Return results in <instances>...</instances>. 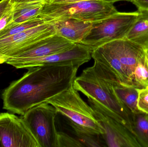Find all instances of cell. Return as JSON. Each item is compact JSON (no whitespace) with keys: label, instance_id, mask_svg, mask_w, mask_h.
Returning a JSON list of instances; mask_svg holds the SVG:
<instances>
[{"label":"cell","instance_id":"cell-15","mask_svg":"<svg viewBox=\"0 0 148 147\" xmlns=\"http://www.w3.org/2000/svg\"><path fill=\"white\" fill-rule=\"evenodd\" d=\"M114 89L123 103L133 114L140 111L137 108L138 89L119 82L114 85Z\"/></svg>","mask_w":148,"mask_h":147},{"label":"cell","instance_id":"cell-18","mask_svg":"<svg viewBox=\"0 0 148 147\" xmlns=\"http://www.w3.org/2000/svg\"><path fill=\"white\" fill-rule=\"evenodd\" d=\"M133 84L134 87L139 89L148 85V58L147 52L135 68L133 72Z\"/></svg>","mask_w":148,"mask_h":147},{"label":"cell","instance_id":"cell-16","mask_svg":"<svg viewBox=\"0 0 148 147\" xmlns=\"http://www.w3.org/2000/svg\"><path fill=\"white\" fill-rule=\"evenodd\" d=\"M133 134L141 146L148 147V114L139 111L133 115Z\"/></svg>","mask_w":148,"mask_h":147},{"label":"cell","instance_id":"cell-30","mask_svg":"<svg viewBox=\"0 0 148 147\" xmlns=\"http://www.w3.org/2000/svg\"><path fill=\"white\" fill-rule=\"evenodd\" d=\"M146 52H147V57L148 58V47L147 49H146Z\"/></svg>","mask_w":148,"mask_h":147},{"label":"cell","instance_id":"cell-7","mask_svg":"<svg viewBox=\"0 0 148 147\" xmlns=\"http://www.w3.org/2000/svg\"><path fill=\"white\" fill-rule=\"evenodd\" d=\"M55 108L47 102L29 110L22 118L38 142L40 147H58Z\"/></svg>","mask_w":148,"mask_h":147},{"label":"cell","instance_id":"cell-5","mask_svg":"<svg viewBox=\"0 0 148 147\" xmlns=\"http://www.w3.org/2000/svg\"><path fill=\"white\" fill-rule=\"evenodd\" d=\"M46 102L53 106L58 113L79 128L93 134H103L93 108L82 99L73 85Z\"/></svg>","mask_w":148,"mask_h":147},{"label":"cell","instance_id":"cell-25","mask_svg":"<svg viewBox=\"0 0 148 147\" xmlns=\"http://www.w3.org/2000/svg\"><path fill=\"white\" fill-rule=\"evenodd\" d=\"M10 0H1L0 1V18L12 6Z\"/></svg>","mask_w":148,"mask_h":147},{"label":"cell","instance_id":"cell-8","mask_svg":"<svg viewBox=\"0 0 148 147\" xmlns=\"http://www.w3.org/2000/svg\"><path fill=\"white\" fill-rule=\"evenodd\" d=\"M75 44L56 33L29 45L5 63L16 69H23L32 60L66 51Z\"/></svg>","mask_w":148,"mask_h":147},{"label":"cell","instance_id":"cell-4","mask_svg":"<svg viewBox=\"0 0 148 147\" xmlns=\"http://www.w3.org/2000/svg\"><path fill=\"white\" fill-rule=\"evenodd\" d=\"M113 4L103 0H86L67 3H45L39 16L49 23L66 18L95 22L118 12Z\"/></svg>","mask_w":148,"mask_h":147},{"label":"cell","instance_id":"cell-6","mask_svg":"<svg viewBox=\"0 0 148 147\" xmlns=\"http://www.w3.org/2000/svg\"><path fill=\"white\" fill-rule=\"evenodd\" d=\"M138 15L137 11L130 13L118 12L92 22L90 31L81 44L93 50L110 41L124 39Z\"/></svg>","mask_w":148,"mask_h":147},{"label":"cell","instance_id":"cell-17","mask_svg":"<svg viewBox=\"0 0 148 147\" xmlns=\"http://www.w3.org/2000/svg\"><path fill=\"white\" fill-rule=\"evenodd\" d=\"M72 128L71 131L74 136L78 140L83 147H98L106 146L103 140H101L100 136L90 133L87 131L79 128L71 123H68Z\"/></svg>","mask_w":148,"mask_h":147},{"label":"cell","instance_id":"cell-21","mask_svg":"<svg viewBox=\"0 0 148 147\" xmlns=\"http://www.w3.org/2000/svg\"><path fill=\"white\" fill-rule=\"evenodd\" d=\"M58 147H83L81 142L74 136H72L63 132H58Z\"/></svg>","mask_w":148,"mask_h":147},{"label":"cell","instance_id":"cell-27","mask_svg":"<svg viewBox=\"0 0 148 147\" xmlns=\"http://www.w3.org/2000/svg\"><path fill=\"white\" fill-rule=\"evenodd\" d=\"M83 1H86V0H47L46 3H67Z\"/></svg>","mask_w":148,"mask_h":147},{"label":"cell","instance_id":"cell-3","mask_svg":"<svg viewBox=\"0 0 148 147\" xmlns=\"http://www.w3.org/2000/svg\"><path fill=\"white\" fill-rule=\"evenodd\" d=\"M146 54L144 47L124 38L97 47L92 50L91 58L110 70L120 83L134 86V70Z\"/></svg>","mask_w":148,"mask_h":147},{"label":"cell","instance_id":"cell-29","mask_svg":"<svg viewBox=\"0 0 148 147\" xmlns=\"http://www.w3.org/2000/svg\"><path fill=\"white\" fill-rule=\"evenodd\" d=\"M103 1L107 2L114 3L116 2L117 1H126L131 2H132L134 0H103Z\"/></svg>","mask_w":148,"mask_h":147},{"label":"cell","instance_id":"cell-9","mask_svg":"<svg viewBox=\"0 0 148 147\" xmlns=\"http://www.w3.org/2000/svg\"><path fill=\"white\" fill-rule=\"evenodd\" d=\"M0 147H40L22 117L0 113Z\"/></svg>","mask_w":148,"mask_h":147},{"label":"cell","instance_id":"cell-24","mask_svg":"<svg viewBox=\"0 0 148 147\" xmlns=\"http://www.w3.org/2000/svg\"><path fill=\"white\" fill-rule=\"evenodd\" d=\"M13 4V3H12ZM14 20L13 4L11 7L0 18V31L5 28Z\"/></svg>","mask_w":148,"mask_h":147},{"label":"cell","instance_id":"cell-20","mask_svg":"<svg viewBox=\"0 0 148 147\" xmlns=\"http://www.w3.org/2000/svg\"><path fill=\"white\" fill-rule=\"evenodd\" d=\"M44 3H45L44 2H30L13 3L14 20Z\"/></svg>","mask_w":148,"mask_h":147},{"label":"cell","instance_id":"cell-19","mask_svg":"<svg viewBox=\"0 0 148 147\" xmlns=\"http://www.w3.org/2000/svg\"><path fill=\"white\" fill-rule=\"evenodd\" d=\"M47 23L44 19L38 16L29 20L14 25L12 27L3 28L0 31V39L19 33L23 31Z\"/></svg>","mask_w":148,"mask_h":147},{"label":"cell","instance_id":"cell-26","mask_svg":"<svg viewBox=\"0 0 148 147\" xmlns=\"http://www.w3.org/2000/svg\"><path fill=\"white\" fill-rule=\"evenodd\" d=\"M132 3L138 9H148V0H134Z\"/></svg>","mask_w":148,"mask_h":147},{"label":"cell","instance_id":"cell-10","mask_svg":"<svg viewBox=\"0 0 148 147\" xmlns=\"http://www.w3.org/2000/svg\"><path fill=\"white\" fill-rule=\"evenodd\" d=\"M56 33L53 23L47 22L11 36L0 39V64L29 45Z\"/></svg>","mask_w":148,"mask_h":147},{"label":"cell","instance_id":"cell-1","mask_svg":"<svg viewBox=\"0 0 148 147\" xmlns=\"http://www.w3.org/2000/svg\"><path fill=\"white\" fill-rule=\"evenodd\" d=\"M79 67L40 66L28 68L27 72L3 91V109L23 115L31 108L71 87Z\"/></svg>","mask_w":148,"mask_h":147},{"label":"cell","instance_id":"cell-11","mask_svg":"<svg viewBox=\"0 0 148 147\" xmlns=\"http://www.w3.org/2000/svg\"><path fill=\"white\" fill-rule=\"evenodd\" d=\"M88 103L102 128L103 133L101 136L106 146L141 147L135 135L126 127L108 115L95 104Z\"/></svg>","mask_w":148,"mask_h":147},{"label":"cell","instance_id":"cell-13","mask_svg":"<svg viewBox=\"0 0 148 147\" xmlns=\"http://www.w3.org/2000/svg\"><path fill=\"white\" fill-rule=\"evenodd\" d=\"M56 34L75 43H81L91 29L92 22L74 18L54 21Z\"/></svg>","mask_w":148,"mask_h":147},{"label":"cell","instance_id":"cell-22","mask_svg":"<svg viewBox=\"0 0 148 147\" xmlns=\"http://www.w3.org/2000/svg\"><path fill=\"white\" fill-rule=\"evenodd\" d=\"M45 4V3H44ZM44 4L40 5L37 7L35 8L34 9L30 10L29 12H27L26 14H24L23 15L19 16L18 18L13 20V21L7 26L5 28L10 27L16 24H19V23H21V22H24L27 21L33 18H36V17L39 16L40 12Z\"/></svg>","mask_w":148,"mask_h":147},{"label":"cell","instance_id":"cell-23","mask_svg":"<svg viewBox=\"0 0 148 147\" xmlns=\"http://www.w3.org/2000/svg\"><path fill=\"white\" fill-rule=\"evenodd\" d=\"M137 108L140 111L148 114V85L145 88L138 89Z\"/></svg>","mask_w":148,"mask_h":147},{"label":"cell","instance_id":"cell-14","mask_svg":"<svg viewBox=\"0 0 148 147\" xmlns=\"http://www.w3.org/2000/svg\"><path fill=\"white\" fill-rule=\"evenodd\" d=\"M138 15L128 33L127 39L144 47H148V9H138Z\"/></svg>","mask_w":148,"mask_h":147},{"label":"cell","instance_id":"cell-28","mask_svg":"<svg viewBox=\"0 0 148 147\" xmlns=\"http://www.w3.org/2000/svg\"><path fill=\"white\" fill-rule=\"evenodd\" d=\"M47 1V0H10V3H15L30 2H44L46 3Z\"/></svg>","mask_w":148,"mask_h":147},{"label":"cell","instance_id":"cell-2","mask_svg":"<svg viewBox=\"0 0 148 147\" xmlns=\"http://www.w3.org/2000/svg\"><path fill=\"white\" fill-rule=\"evenodd\" d=\"M119 82L110 70L94 61L92 66L84 69L76 77L73 86L88 98V102L124 125L133 134V114L123 103L114 89Z\"/></svg>","mask_w":148,"mask_h":147},{"label":"cell","instance_id":"cell-12","mask_svg":"<svg viewBox=\"0 0 148 147\" xmlns=\"http://www.w3.org/2000/svg\"><path fill=\"white\" fill-rule=\"evenodd\" d=\"M92 50L81 43L64 51L52 54L32 60L26 64L23 69L40 66H74L80 67L88 62L91 58Z\"/></svg>","mask_w":148,"mask_h":147}]
</instances>
